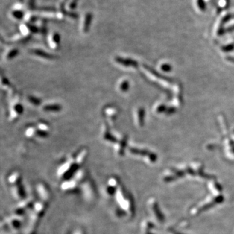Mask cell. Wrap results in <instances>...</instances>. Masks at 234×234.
<instances>
[{
  "instance_id": "6da1fadb",
  "label": "cell",
  "mask_w": 234,
  "mask_h": 234,
  "mask_svg": "<svg viewBox=\"0 0 234 234\" xmlns=\"http://www.w3.org/2000/svg\"><path fill=\"white\" fill-rule=\"evenodd\" d=\"M38 200L30 212L25 234H35L40 222L46 212L51 200L50 192L45 184L40 183L37 187Z\"/></svg>"
},
{
  "instance_id": "7a4b0ae2",
  "label": "cell",
  "mask_w": 234,
  "mask_h": 234,
  "mask_svg": "<svg viewBox=\"0 0 234 234\" xmlns=\"http://www.w3.org/2000/svg\"><path fill=\"white\" fill-rule=\"evenodd\" d=\"M88 152L86 149H83L76 155L70 157L60 167L57 172L58 178L62 180H66L71 178L84 163Z\"/></svg>"
},
{
  "instance_id": "3957f363",
  "label": "cell",
  "mask_w": 234,
  "mask_h": 234,
  "mask_svg": "<svg viewBox=\"0 0 234 234\" xmlns=\"http://www.w3.org/2000/svg\"><path fill=\"white\" fill-rule=\"evenodd\" d=\"M7 181L14 198L20 202L26 198L24 188L22 185V178L20 172L15 171L11 173Z\"/></svg>"
},
{
  "instance_id": "277c9868",
  "label": "cell",
  "mask_w": 234,
  "mask_h": 234,
  "mask_svg": "<svg viewBox=\"0 0 234 234\" xmlns=\"http://www.w3.org/2000/svg\"><path fill=\"white\" fill-rule=\"evenodd\" d=\"M115 198L119 209L125 211L127 214L133 213V204L131 199L124 188L120 184L115 195Z\"/></svg>"
},
{
  "instance_id": "5b68a950",
  "label": "cell",
  "mask_w": 234,
  "mask_h": 234,
  "mask_svg": "<svg viewBox=\"0 0 234 234\" xmlns=\"http://www.w3.org/2000/svg\"><path fill=\"white\" fill-rule=\"evenodd\" d=\"M35 201L33 197H26L20 201L18 204L14 207L13 214L24 218V216L29 211H31Z\"/></svg>"
},
{
  "instance_id": "8992f818",
  "label": "cell",
  "mask_w": 234,
  "mask_h": 234,
  "mask_svg": "<svg viewBox=\"0 0 234 234\" xmlns=\"http://www.w3.org/2000/svg\"><path fill=\"white\" fill-rule=\"evenodd\" d=\"M80 187V190L85 199L87 201H92L95 198L96 191L92 181L86 178L83 182Z\"/></svg>"
},
{
  "instance_id": "52a82bcc",
  "label": "cell",
  "mask_w": 234,
  "mask_h": 234,
  "mask_svg": "<svg viewBox=\"0 0 234 234\" xmlns=\"http://www.w3.org/2000/svg\"><path fill=\"white\" fill-rule=\"evenodd\" d=\"M80 186V183H79L76 180L72 177V178L69 180L64 181L61 184V188L64 192H75L78 191Z\"/></svg>"
},
{
  "instance_id": "ba28073f",
  "label": "cell",
  "mask_w": 234,
  "mask_h": 234,
  "mask_svg": "<svg viewBox=\"0 0 234 234\" xmlns=\"http://www.w3.org/2000/svg\"><path fill=\"white\" fill-rule=\"evenodd\" d=\"M91 20H92V16L90 13H86L84 15L83 19V21H82V25H81L82 31L83 33H86L88 31L90 23H91Z\"/></svg>"
},
{
  "instance_id": "9c48e42d",
  "label": "cell",
  "mask_w": 234,
  "mask_h": 234,
  "mask_svg": "<svg viewBox=\"0 0 234 234\" xmlns=\"http://www.w3.org/2000/svg\"><path fill=\"white\" fill-rule=\"evenodd\" d=\"M60 42V36L58 33H53L50 35L49 42L52 49H57L59 46Z\"/></svg>"
},
{
  "instance_id": "30bf717a",
  "label": "cell",
  "mask_w": 234,
  "mask_h": 234,
  "mask_svg": "<svg viewBox=\"0 0 234 234\" xmlns=\"http://www.w3.org/2000/svg\"><path fill=\"white\" fill-rule=\"evenodd\" d=\"M43 109L46 112H59L61 110V106L59 104H50L44 106Z\"/></svg>"
},
{
  "instance_id": "8fae6325",
  "label": "cell",
  "mask_w": 234,
  "mask_h": 234,
  "mask_svg": "<svg viewBox=\"0 0 234 234\" xmlns=\"http://www.w3.org/2000/svg\"><path fill=\"white\" fill-rule=\"evenodd\" d=\"M32 53L34 55H35L36 56L42 57V58L46 59H54V55H51L50 54H48V53H46L42 50H35L34 51H33Z\"/></svg>"
},
{
  "instance_id": "7c38bea8",
  "label": "cell",
  "mask_w": 234,
  "mask_h": 234,
  "mask_svg": "<svg viewBox=\"0 0 234 234\" xmlns=\"http://www.w3.org/2000/svg\"><path fill=\"white\" fill-rule=\"evenodd\" d=\"M105 113L109 117V118H114L116 115V110L114 107H109L105 109Z\"/></svg>"
},
{
  "instance_id": "4fadbf2b",
  "label": "cell",
  "mask_w": 234,
  "mask_h": 234,
  "mask_svg": "<svg viewBox=\"0 0 234 234\" xmlns=\"http://www.w3.org/2000/svg\"><path fill=\"white\" fill-rule=\"evenodd\" d=\"M128 82L126 80H122L118 85V89L120 92H126L128 89Z\"/></svg>"
},
{
  "instance_id": "5bb4252c",
  "label": "cell",
  "mask_w": 234,
  "mask_h": 234,
  "mask_svg": "<svg viewBox=\"0 0 234 234\" xmlns=\"http://www.w3.org/2000/svg\"><path fill=\"white\" fill-rule=\"evenodd\" d=\"M18 54V51L16 49H13V50H9L8 52L7 53V55H5V58L7 60H10L13 58L15 57Z\"/></svg>"
},
{
  "instance_id": "9a60e30c",
  "label": "cell",
  "mask_w": 234,
  "mask_h": 234,
  "mask_svg": "<svg viewBox=\"0 0 234 234\" xmlns=\"http://www.w3.org/2000/svg\"><path fill=\"white\" fill-rule=\"evenodd\" d=\"M12 15L15 19H17V20H18V19H20V18H22V16H23V13H22L21 9H15L13 11Z\"/></svg>"
},
{
  "instance_id": "2e32d148",
  "label": "cell",
  "mask_w": 234,
  "mask_h": 234,
  "mask_svg": "<svg viewBox=\"0 0 234 234\" xmlns=\"http://www.w3.org/2000/svg\"><path fill=\"white\" fill-rule=\"evenodd\" d=\"M77 2L78 0H69V2L68 3V8L69 10L74 9L76 6Z\"/></svg>"
},
{
  "instance_id": "e0dca14e",
  "label": "cell",
  "mask_w": 234,
  "mask_h": 234,
  "mask_svg": "<svg viewBox=\"0 0 234 234\" xmlns=\"http://www.w3.org/2000/svg\"><path fill=\"white\" fill-rule=\"evenodd\" d=\"M28 100L30 101V103L33 104L34 105H39V104L40 102V100L39 98H37L33 97V96H29Z\"/></svg>"
},
{
  "instance_id": "ac0fdd59",
  "label": "cell",
  "mask_w": 234,
  "mask_h": 234,
  "mask_svg": "<svg viewBox=\"0 0 234 234\" xmlns=\"http://www.w3.org/2000/svg\"><path fill=\"white\" fill-rule=\"evenodd\" d=\"M73 234H85V232L82 229H78L74 231Z\"/></svg>"
},
{
  "instance_id": "d6986e66",
  "label": "cell",
  "mask_w": 234,
  "mask_h": 234,
  "mask_svg": "<svg viewBox=\"0 0 234 234\" xmlns=\"http://www.w3.org/2000/svg\"><path fill=\"white\" fill-rule=\"evenodd\" d=\"M4 234H16V233H14L10 232V231H5V233Z\"/></svg>"
}]
</instances>
